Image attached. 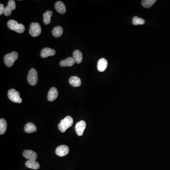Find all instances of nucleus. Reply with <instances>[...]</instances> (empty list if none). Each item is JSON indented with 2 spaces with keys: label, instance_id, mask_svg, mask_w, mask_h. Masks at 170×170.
Returning <instances> with one entry per match:
<instances>
[{
  "label": "nucleus",
  "instance_id": "1",
  "mask_svg": "<svg viewBox=\"0 0 170 170\" xmlns=\"http://www.w3.org/2000/svg\"><path fill=\"white\" fill-rule=\"evenodd\" d=\"M73 124V120L72 117L70 116H68L61 120L58 125V129L61 132L64 133L68 129L72 126Z\"/></svg>",
  "mask_w": 170,
  "mask_h": 170
},
{
  "label": "nucleus",
  "instance_id": "2",
  "mask_svg": "<svg viewBox=\"0 0 170 170\" xmlns=\"http://www.w3.org/2000/svg\"><path fill=\"white\" fill-rule=\"evenodd\" d=\"M8 26L11 30L17 32L18 33H22L25 30V26L22 24H19L14 20H10L8 22Z\"/></svg>",
  "mask_w": 170,
  "mask_h": 170
},
{
  "label": "nucleus",
  "instance_id": "3",
  "mask_svg": "<svg viewBox=\"0 0 170 170\" xmlns=\"http://www.w3.org/2000/svg\"><path fill=\"white\" fill-rule=\"evenodd\" d=\"M18 58V54L16 52L6 54L4 58V61L6 66L11 67L12 66L15 61Z\"/></svg>",
  "mask_w": 170,
  "mask_h": 170
},
{
  "label": "nucleus",
  "instance_id": "4",
  "mask_svg": "<svg viewBox=\"0 0 170 170\" xmlns=\"http://www.w3.org/2000/svg\"><path fill=\"white\" fill-rule=\"evenodd\" d=\"M8 96L10 100L16 103H21L22 99L20 97L19 93L14 89H11L9 90Z\"/></svg>",
  "mask_w": 170,
  "mask_h": 170
},
{
  "label": "nucleus",
  "instance_id": "5",
  "mask_svg": "<svg viewBox=\"0 0 170 170\" xmlns=\"http://www.w3.org/2000/svg\"><path fill=\"white\" fill-rule=\"evenodd\" d=\"M38 74L37 71L35 69H31L29 71L28 75V81L31 86H35L37 83Z\"/></svg>",
  "mask_w": 170,
  "mask_h": 170
},
{
  "label": "nucleus",
  "instance_id": "6",
  "mask_svg": "<svg viewBox=\"0 0 170 170\" xmlns=\"http://www.w3.org/2000/svg\"><path fill=\"white\" fill-rule=\"evenodd\" d=\"M29 34L33 37H37L41 33V26L39 23H31L30 26Z\"/></svg>",
  "mask_w": 170,
  "mask_h": 170
},
{
  "label": "nucleus",
  "instance_id": "7",
  "mask_svg": "<svg viewBox=\"0 0 170 170\" xmlns=\"http://www.w3.org/2000/svg\"><path fill=\"white\" fill-rule=\"evenodd\" d=\"M69 148L66 145H61L56 149L55 153L57 156L63 157L68 155L69 152Z\"/></svg>",
  "mask_w": 170,
  "mask_h": 170
},
{
  "label": "nucleus",
  "instance_id": "8",
  "mask_svg": "<svg viewBox=\"0 0 170 170\" xmlns=\"http://www.w3.org/2000/svg\"><path fill=\"white\" fill-rule=\"evenodd\" d=\"M86 128V123L84 121H81L78 122L75 126L76 131L79 136H81L84 133V131Z\"/></svg>",
  "mask_w": 170,
  "mask_h": 170
},
{
  "label": "nucleus",
  "instance_id": "9",
  "mask_svg": "<svg viewBox=\"0 0 170 170\" xmlns=\"http://www.w3.org/2000/svg\"><path fill=\"white\" fill-rule=\"evenodd\" d=\"M23 156L28 160L36 161L37 158V155L36 152L31 150H26L23 152Z\"/></svg>",
  "mask_w": 170,
  "mask_h": 170
},
{
  "label": "nucleus",
  "instance_id": "10",
  "mask_svg": "<svg viewBox=\"0 0 170 170\" xmlns=\"http://www.w3.org/2000/svg\"><path fill=\"white\" fill-rule=\"evenodd\" d=\"M58 96V92L57 89L56 88L53 87L50 89L48 92L47 96L48 101L50 102L54 101L57 98Z\"/></svg>",
  "mask_w": 170,
  "mask_h": 170
},
{
  "label": "nucleus",
  "instance_id": "11",
  "mask_svg": "<svg viewBox=\"0 0 170 170\" xmlns=\"http://www.w3.org/2000/svg\"><path fill=\"white\" fill-rule=\"evenodd\" d=\"M56 54L55 51L50 48H44L42 49L41 52V56L43 58L54 56Z\"/></svg>",
  "mask_w": 170,
  "mask_h": 170
},
{
  "label": "nucleus",
  "instance_id": "12",
  "mask_svg": "<svg viewBox=\"0 0 170 170\" xmlns=\"http://www.w3.org/2000/svg\"><path fill=\"white\" fill-rule=\"evenodd\" d=\"M108 66V62L104 58H102L98 61L97 63V69L100 72L106 71Z\"/></svg>",
  "mask_w": 170,
  "mask_h": 170
},
{
  "label": "nucleus",
  "instance_id": "13",
  "mask_svg": "<svg viewBox=\"0 0 170 170\" xmlns=\"http://www.w3.org/2000/svg\"><path fill=\"white\" fill-rule=\"evenodd\" d=\"M55 8L58 12L64 14L66 12V8L64 4L61 1H58L55 4Z\"/></svg>",
  "mask_w": 170,
  "mask_h": 170
},
{
  "label": "nucleus",
  "instance_id": "14",
  "mask_svg": "<svg viewBox=\"0 0 170 170\" xmlns=\"http://www.w3.org/2000/svg\"><path fill=\"white\" fill-rule=\"evenodd\" d=\"M75 61L73 58H68L66 60L61 61L60 63V66L61 67H71L74 64Z\"/></svg>",
  "mask_w": 170,
  "mask_h": 170
},
{
  "label": "nucleus",
  "instance_id": "15",
  "mask_svg": "<svg viewBox=\"0 0 170 170\" xmlns=\"http://www.w3.org/2000/svg\"><path fill=\"white\" fill-rule=\"evenodd\" d=\"M69 83L72 86L79 87L81 85V80L80 78L76 76H72L69 79Z\"/></svg>",
  "mask_w": 170,
  "mask_h": 170
},
{
  "label": "nucleus",
  "instance_id": "16",
  "mask_svg": "<svg viewBox=\"0 0 170 170\" xmlns=\"http://www.w3.org/2000/svg\"><path fill=\"white\" fill-rule=\"evenodd\" d=\"M25 165L26 167L34 170H38L40 167L39 164L36 161L28 160L26 162Z\"/></svg>",
  "mask_w": 170,
  "mask_h": 170
},
{
  "label": "nucleus",
  "instance_id": "17",
  "mask_svg": "<svg viewBox=\"0 0 170 170\" xmlns=\"http://www.w3.org/2000/svg\"><path fill=\"white\" fill-rule=\"evenodd\" d=\"M25 131L27 133H32L36 132L37 128L36 125L32 122H29L26 125L24 128Z\"/></svg>",
  "mask_w": 170,
  "mask_h": 170
},
{
  "label": "nucleus",
  "instance_id": "18",
  "mask_svg": "<svg viewBox=\"0 0 170 170\" xmlns=\"http://www.w3.org/2000/svg\"><path fill=\"white\" fill-rule=\"evenodd\" d=\"M73 58L76 64H80L83 60V55L80 51L75 50L73 53Z\"/></svg>",
  "mask_w": 170,
  "mask_h": 170
},
{
  "label": "nucleus",
  "instance_id": "19",
  "mask_svg": "<svg viewBox=\"0 0 170 170\" xmlns=\"http://www.w3.org/2000/svg\"><path fill=\"white\" fill-rule=\"evenodd\" d=\"M53 36L56 38H59L63 34V29L61 26H56L52 31Z\"/></svg>",
  "mask_w": 170,
  "mask_h": 170
},
{
  "label": "nucleus",
  "instance_id": "20",
  "mask_svg": "<svg viewBox=\"0 0 170 170\" xmlns=\"http://www.w3.org/2000/svg\"><path fill=\"white\" fill-rule=\"evenodd\" d=\"M53 14V12L52 11H47L46 13H44L43 15L44 23L46 25H48L51 22V17Z\"/></svg>",
  "mask_w": 170,
  "mask_h": 170
},
{
  "label": "nucleus",
  "instance_id": "21",
  "mask_svg": "<svg viewBox=\"0 0 170 170\" xmlns=\"http://www.w3.org/2000/svg\"><path fill=\"white\" fill-rule=\"evenodd\" d=\"M7 124L4 119H0V134L3 135L6 132Z\"/></svg>",
  "mask_w": 170,
  "mask_h": 170
},
{
  "label": "nucleus",
  "instance_id": "22",
  "mask_svg": "<svg viewBox=\"0 0 170 170\" xmlns=\"http://www.w3.org/2000/svg\"><path fill=\"white\" fill-rule=\"evenodd\" d=\"M156 1V0H143L141 1V4L145 8H149L154 5V4H155Z\"/></svg>",
  "mask_w": 170,
  "mask_h": 170
},
{
  "label": "nucleus",
  "instance_id": "23",
  "mask_svg": "<svg viewBox=\"0 0 170 170\" xmlns=\"http://www.w3.org/2000/svg\"><path fill=\"white\" fill-rule=\"evenodd\" d=\"M145 21L143 19L139 18L138 17H134L133 19L132 23L134 25H143L145 24Z\"/></svg>",
  "mask_w": 170,
  "mask_h": 170
},
{
  "label": "nucleus",
  "instance_id": "24",
  "mask_svg": "<svg viewBox=\"0 0 170 170\" xmlns=\"http://www.w3.org/2000/svg\"><path fill=\"white\" fill-rule=\"evenodd\" d=\"M8 7L10 8L11 11H14L15 10L16 6L15 2L13 0H10L8 1L7 5Z\"/></svg>",
  "mask_w": 170,
  "mask_h": 170
},
{
  "label": "nucleus",
  "instance_id": "25",
  "mask_svg": "<svg viewBox=\"0 0 170 170\" xmlns=\"http://www.w3.org/2000/svg\"><path fill=\"white\" fill-rule=\"evenodd\" d=\"M11 10L10 8H9L7 6H6L5 8V10H4V14L6 16H9L11 14Z\"/></svg>",
  "mask_w": 170,
  "mask_h": 170
},
{
  "label": "nucleus",
  "instance_id": "26",
  "mask_svg": "<svg viewBox=\"0 0 170 170\" xmlns=\"http://www.w3.org/2000/svg\"><path fill=\"white\" fill-rule=\"evenodd\" d=\"M5 8L4 7V4H0V15H1L3 14H4Z\"/></svg>",
  "mask_w": 170,
  "mask_h": 170
}]
</instances>
